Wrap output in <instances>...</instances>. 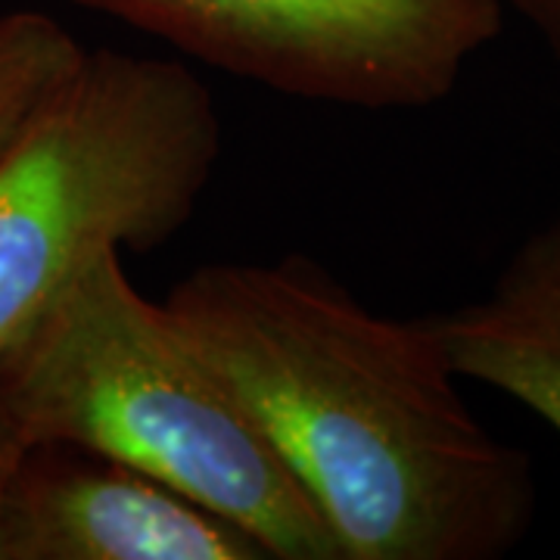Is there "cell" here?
I'll use <instances>...</instances> for the list:
<instances>
[{
  "label": "cell",
  "instance_id": "obj_1",
  "mask_svg": "<svg viewBox=\"0 0 560 560\" xmlns=\"http://www.w3.org/2000/svg\"><path fill=\"white\" fill-rule=\"evenodd\" d=\"M165 305L342 560H495L529 533L533 458L464 405L430 318L374 315L305 256L200 265Z\"/></svg>",
  "mask_w": 560,
  "mask_h": 560
},
{
  "label": "cell",
  "instance_id": "obj_2",
  "mask_svg": "<svg viewBox=\"0 0 560 560\" xmlns=\"http://www.w3.org/2000/svg\"><path fill=\"white\" fill-rule=\"evenodd\" d=\"M0 418L156 477L261 541L342 560L330 526L165 302L103 253L0 355Z\"/></svg>",
  "mask_w": 560,
  "mask_h": 560
},
{
  "label": "cell",
  "instance_id": "obj_3",
  "mask_svg": "<svg viewBox=\"0 0 560 560\" xmlns=\"http://www.w3.org/2000/svg\"><path fill=\"white\" fill-rule=\"evenodd\" d=\"M219 156V106L184 62L84 50L0 153V355L97 256L180 234Z\"/></svg>",
  "mask_w": 560,
  "mask_h": 560
},
{
  "label": "cell",
  "instance_id": "obj_4",
  "mask_svg": "<svg viewBox=\"0 0 560 560\" xmlns=\"http://www.w3.org/2000/svg\"><path fill=\"white\" fill-rule=\"evenodd\" d=\"M296 101L418 109L495 40L501 0H72Z\"/></svg>",
  "mask_w": 560,
  "mask_h": 560
},
{
  "label": "cell",
  "instance_id": "obj_5",
  "mask_svg": "<svg viewBox=\"0 0 560 560\" xmlns=\"http://www.w3.org/2000/svg\"><path fill=\"white\" fill-rule=\"evenodd\" d=\"M243 526L75 445H32L0 517V560H265Z\"/></svg>",
  "mask_w": 560,
  "mask_h": 560
},
{
  "label": "cell",
  "instance_id": "obj_6",
  "mask_svg": "<svg viewBox=\"0 0 560 560\" xmlns=\"http://www.w3.org/2000/svg\"><path fill=\"white\" fill-rule=\"evenodd\" d=\"M455 374L508 393L560 433V215L541 224L477 302L430 315Z\"/></svg>",
  "mask_w": 560,
  "mask_h": 560
},
{
  "label": "cell",
  "instance_id": "obj_7",
  "mask_svg": "<svg viewBox=\"0 0 560 560\" xmlns=\"http://www.w3.org/2000/svg\"><path fill=\"white\" fill-rule=\"evenodd\" d=\"M81 57L84 47L54 16L0 13V153Z\"/></svg>",
  "mask_w": 560,
  "mask_h": 560
},
{
  "label": "cell",
  "instance_id": "obj_8",
  "mask_svg": "<svg viewBox=\"0 0 560 560\" xmlns=\"http://www.w3.org/2000/svg\"><path fill=\"white\" fill-rule=\"evenodd\" d=\"M501 3L517 10L536 28L548 44L551 57L560 62V0H501Z\"/></svg>",
  "mask_w": 560,
  "mask_h": 560
},
{
  "label": "cell",
  "instance_id": "obj_9",
  "mask_svg": "<svg viewBox=\"0 0 560 560\" xmlns=\"http://www.w3.org/2000/svg\"><path fill=\"white\" fill-rule=\"evenodd\" d=\"M32 445L22 440L20 430L10 423V420L0 418V517H3V499H7V489H10V480L20 467V460L25 458Z\"/></svg>",
  "mask_w": 560,
  "mask_h": 560
}]
</instances>
